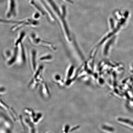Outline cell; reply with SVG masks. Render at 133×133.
Returning a JSON list of instances; mask_svg holds the SVG:
<instances>
[{
  "instance_id": "6da1fadb",
  "label": "cell",
  "mask_w": 133,
  "mask_h": 133,
  "mask_svg": "<svg viewBox=\"0 0 133 133\" xmlns=\"http://www.w3.org/2000/svg\"><path fill=\"white\" fill-rule=\"evenodd\" d=\"M11 4H10V9L9 12L8 13L7 15H8L10 13V15L9 16H11V14H12V11L13 14V13H14V12L15 11V3L14 2V0H11Z\"/></svg>"
},
{
  "instance_id": "7a4b0ae2",
  "label": "cell",
  "mask_w": 133,
  "mask_h": 133,
  "mask_svg": "<svg viewBox=\"0 0 133 133\" xmlns=\"http://www.w3.org/2000/svg\"><path fill=\"white\" fill-rule=\"evenodd\" d=\"M118 121L121 122L129 124L133 127V121L130 120L129 119L122 118H119L118 119Z\"/></svg>"
}]
</instances>
